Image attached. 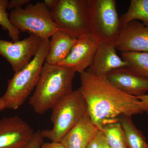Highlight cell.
<instances>
[{"mask_svg":"<svg viewBox=\"0 0 148 148\" xmlns=\"http://www.w3.org/2000/svg\"><path fill=\"white\" fill-rule=\"evenodd\" d=\"M122 58L127 66L148 79V52H122Z\"/></svg>","mask_w":148,"mask_h":148,"instance_id":"obj_18","label":"cell"},{"mask_svg":"<svg viewBox=\"0 0 148 148\" xmlns=\"http://www.w3.org/2000/svg\"><path fill=\"white\" fill-rule=\"evenodd\" d=\"M90 34L99 43H115L122 29L115 0H87Z\"/></svg>","mask_w":148,"mask_h":148,"instance_id":"obj_5","label":"cell"},{"mask_svg":"<svg viewBox=\"0 0 148 148\" xmlns=\"http://www.w3.org/2000/svg\"><path fill=\"white\" fill-rule=\"evenodd\" d=\"M32 1L30 0H11L9 1L8 9L13 10L16 9L22 8L23 6L29 4Z\"/></svg>","mask_w":148,"mask_h":148,"instance_id":"obj_22","label":"cell"},{"mask_svg":"<svg viewBox=\"0 0 148 148\" xmlns=\"http://www.w3.org/2000/svg\"><path fill=\"white\" fill-rule=\"evenodd\" d=\"M116 50L115 44L99 43L92 63L86 71L97 76L106 77L112 71L127 67V63L118 55Z\"/></svg>","mask_w":148,"mask_h":148,"instance_id":"obj_13","label":"cell"},{"mask_svg":"<svg viewBox=\"0 0 148 148\" xmlns=\"http://www.w3.org/2000/svg\"><path fill=\"white\" fill-rule=\"evenodd\" d=\"M42 39L31 34L21 40L9 41L0 38V55L11 66L15 73L24 69L36 54Z\"/></svg>","mask_w":148,"mask_h":148,"instance_id":"obj_8","label":"cell"},{"mask_svg":"<svg viewBox=\"0 0 148 148\" xmlns=\"http://www.w3.org/2000/svg\"><path fill=\"white\" fill-rule=\"evenodd\" d=\"M106 79L125 93L135 97L146 95L148 92V79L134 71L128 66L109 73Z\"/></svg>","mask_w":148,"mask_h":148,"instance_id":"obj_12","label":"cell"},{"mask_svg":"<svg viewBox=\"0 0 148 148\" xmlns=\"http://www.w3.org/2000/svg\"><path fill=\"white\" fill-rule=\"evenodd\" d=\"M115 45L122 52H148V28L138 21H130L123 26Z\"/></svg>","mask_w":148,"mask_h":148,"instance_id":"obj_11","label":"cell"},{"mask_svg":"<svg viewBox=\"0 0 148 148\" xmlns=\"http://www.w3.org/2000/svg\"><path fill=\"white\" fill-rule=\"evenodd\" d=\"M8 2V0H0V26L3 30L8 32L9 36L13 41H16L20 39L21 32L10 20L9 14L7 11Z\"/></svg>","mask_w":148,"mask_h":148,"instance_id":"obj_20","label":"cell"},{"mask_svg":"<svg viewBox=\"0 0 148 148\" xmlns=\"http://www.w3.org/2000/svg\"><path fill=\"white\" fill-rule=\"evenodd\" d=\"M75 73L66 67L45 63L29 104L36 113L44 114L73 90Z\"/></svg>","mask_w":148,"mask_h":148,"instance_id":"obj_2","label":"cell"},{"mask_svg":"<svg viewBox=\"0 0 148 148\" xmlns=\"http://www.w3.org/2000/svg\"><path fill=\"white\" fill-rule=\"evenodd\" d=\"M119 122L124 130L127 148H147L145 137L135 126L132 117L122 116Z\"/></svg>","mask_w":148,"mask_h":148,"instance_id":"obj_16","label":"cell"},{"mask_svg":"<svg viewBox=\"0 0 148 148\" xmlns=\"http://www.w3.org/2000/svg\"><path fill=\"white\" fill-rule=\"evenodd\" d=\"M10 20L20 32H28L41 39H49L58 31L50 10L44 2L29 4L24 8L13 10Z\"/></svg>","mask_w":148,"mask_h":148,"instance_id":"obj_6","label":"cell"},{"mask_svg":"<svg viewBox=\"0 0 148 148\" xmlns=\"http://www.w3.org/2000/svg\"><path fill=\"white\" fill-rule=\"evenodd\" d=\"M122 25L140 20L148 28V0H131L126 12L120 17Z\"/></svg>","mask_w":148,"mask_h":148,"instance_id":"obj_17","label":"cell"},{"mask_svg":"<svg viewBox=\"0 0 148 148\" xmlns=\"http://www.w3.org/2000/svg\"><path fill=\"white\" fill-rule=\"evenodd\" d=\"M98 130L87 113L60 143L65 148H86Z\"/></svg>","mask_w":148,"mask_h":148,"instance_id":"obj_14","label":"cell"},{"mask_svg":"<svg viewBox=\"0 0 148 148\" xmlns=\"http://www.w3.org/2000/svg\"><path fill=\"white\" fill-rule=\"evenodd\" d=\"M71 35L58 30L49 40V48L46 63L58 65L67 57L77 40Z\"/></svg>","mask_w":148,"mask_h":148,"instance_id":"obj_15","label":"cell"},{"mask_svg":"<svg viewBox=\"0 0 148 148\" xmlns=\"http://www.w3.org/2000/svg\"><path fill=\"white\" fill-rule=\"evenodd\" d=\"M41 148H65L60 143L51 142L43 143Z\"/></svg>","mask_w":148,"mask_h":148,"instance_id":"obj_25","label":"cell"},{"mask_svg":"<svg viewBox=\"0 0 148 148\" xmlns=\"http://www.w3.org/2000/svg\"><path fill=\"white\" fill-rule=\"evenodd\" d=\"M86 148H98L96 135H95V138L91 140V142H90Z\"/></svg>","mask_w":148,"mask_h":148,"instance_id":"obj_27","label":"cell"},{"mask_svg":"<svg viewBox=\"0 0 148 148\" xmlns=\"http://www.w3.org/2000/svg\"><path fill=\"white\" fill-rule=\"evenodd\" d=\"M43 140L40 130H38L35 132L31 142L26 148H41L44 143Z\"/></svg>","mask_w":148,"mask_h":148,"instance_id":"obj_21","label":"cell"},{"mask_svg":"<svg viewBox=\"0 0 148 148\" xmlns=\"http://www.w3.org/2000/svg\"><path fill=\"white\" fill-rule=\"evenodd\" d=\"M147 148H148V147H147Z\"/></svg>","mask_w":148,"mask_h":148,"instance_id":"obj_29","label":"cell"},{"mask_svg":"<svg viewBox=\"0 0 148 148\" xmlns=\"http://www.w3.org/2000/svg\"><path fill=\"white\" fill-rule=\"evenodd\" d=\"M34 133L20 117H5L0 120V148H26Z\"/></svg>","mask_w":148,"mask_h":148,"instance_id":"obj_9","label":"cell"},{"mask_svg":"<svg viewBox=\"0 0 148 148\" xmlns=\"http://www.w3.org/2000/svg\"><path fill=\"white\" fill-rule=\"evenodd\" d=\"M96 138L98 148H111L101 130H99L96 133Z\"/></svg>","mask_w":148,"mask_h":148,"instance_id":"obj_23","label":"cell"},{"mask_svg":"<svg viewBox=\"0 0 148 148\" xmlns=\"http://www.w3.org/2000/svg\"><path fill=\"white\" fill-rule=\"evenodd\" d=\"M99 43L90 34L77 39L67 57L58 66L82 74L90 67Z\"/></svg>","mask_w":148,"mask_h":148,"instance_id":"obj_10","label":"cell"},{"mask_svg":"<svg viewBox=\"0 0 148 148\" xmlns=\"http://www.w3.org/2000/svg\"><path fill=\"white\" fill-rule=\"evenodd\" d=\"M51 110L53 127L41 130V135L44 139L57 143L88 113L86 102L79 88L61 98Z\"/></svg>","mask_w":148,"mask_h":148,"instance_id":"obj_4","label":"cell"},{"mask_svg":"<svg viewBox=\"0 0 148 148\" xmlns=\"http://www.w3.org/2000/svg\"><path fill=\"white\" fill-rule=\"evenodd\" d=\"M101 130L111 148H127L124 130L119 121L107 125Z\"/></svg>","mask_w":148,"mask_h":148,"instance_id":"obj_19","label":"cell"},{"mask_svg":"<svg viewBox=\"0 0 148 148\" xmlns=\"http://www.w3.org/2000/svg\"><path fill=\"white\" fill-rule=\"evenodd\" d=\"M50 12L58 30L76 38L90 34L87 0H58Z\"/></svg>","mask_w":148,"mask_h":148,"instance_id":"obj_7","label":"cell"},{"mask_svg":"<svg viewBox=\"0 0 148 148\" xmlns=\"http://www.w3.org/2000/svg\"><path fill=\"white\" fill-rule=\"evenodd\" d=\"M137 98L140 100L144 112L148 113V94Z\"/></svg>","mask_w":148,"mask_h":148,"instance_id":"obj_24","label":"cell"},{"mask_svg":"<svg viewBox=\"0 0 148 148\" xmlns=\"http://www.w3.org/2000/svg\"><path fill=\"white\" fill-rule=\"evenodd\" d=\"M49 42V39L42 40L32 61L8 81L7 88L1 97L5 102L6 109L19 108L35 89L48 52Z\"/></svg>","mask_w":148,"mask_h":148,"instance_id":"obj_3","label":"cell"},{"mask_svg":"<svg viewBox=\"0 0 148 148\" xmlns=\"http://www.w3.org/2000/svg\"><path fill=\"white\" fill-rule=\"evenodd\" d=\"M58 0H45L44 2L49 9H52L53 8L55 7L58 3Z\"/></svg>","mask_w":148,"mask_h":148,"instance_id":"obj_26","label":"cell"},{"mask_svg":"<svg viewBox=\"0 0 148 148\" xmlns=\"http://www.w3.org/2000/svg\"><path fill=\"white\" fill-rule=\"evenodd\" d=\"M5 109H6L5 102L1 97L0 98V111H2Z\"/></svg>","mask_w":148,"mask_h":148,"instance_id":"obj_28","label":"cell"},{"mask_svg":"<svg viewBox=\"0 0 148 148\" xmlns=\"http://www.w3.org/2000/svg\"><path fill=\"white\" fill-rule=\"evenodd\" d=\"M79 89L86 102L88 113L99 130L119 121L123 116L145 112L140 100L118 88L106 77L86 71L80 74Z\"/></svg>","mask_w":148,"mask_h":148,"instance_id":"obj_1","label":"cell"}]
</instances>
